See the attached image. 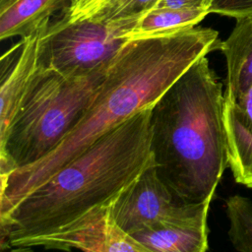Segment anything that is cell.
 Wrapping results in <instances>:
<instances>
[{"mask_svg": "<svg viewBox=\"0 0 252 252\" xmlns=\"http://www.w3.org/2000/svg\"><path fill=\"white\" fill-rule=\"evenodd\" d=\"M220 45L217 31L196 27L127 40L110 60L92 102L60 145L36 162L0 175V219L106 132L153 106L185 70Z\"/></svg>", "mask_w": 252, "mask_h": 252, "instance_id": "1", "label": "cell"}, {"mask_svg": "<svg viewBox=\"0 0 252 252\" xmlns=\"http://www.w3.org/2000/svg\"><path fill=\"white\" fill-rule=\"evenodd\" d=\"M152 106L106 132L0 219L2 248L52 232L109 203L154 163Z\"/></svg>", "mask_w": 252, "mask_h": 252, "instance_id": "2", "label": "cell"}, {"mask_svg": "<svg viewBox=\"0 0 252 252\" xmlns=\"http://www.w3.org/2000/svg\"><path fill=\"white\" fill-rule=\"evenodd\" d=\"M223 105L222 85L203 56L152 106L157 172L181 203L212 200L228 166Z\"/></svg>", "mask_w": 252, "mask_h": 252, "instance_id": "3", "label": "cell"}, {"mask_svg": "<svg viewBox=\"0 0 252 252\" xmlns=\"http://www.w3.org/2000/svg\"><path fill=\"white\" fill-rule=\"evenodd\" d=\"M109 62L79 74L40 64L0 139V175L36 162L60 145L92 102Z\"/></svg>", "mask_w": 252, "mask_h": 252, "instance_id": "4", "label": "cell"}, {"mask_svg": "<svg viewBox=\"0 0 252 252\" xmlns=\"http://www.w3.org/2000/svg\"><path fill=\"white\" fill-rule=\"evenodd\" d=\"M127 41L123 20L50 21L40 38L39 61L64 74L90 72L108 63Z\"/></svg>", "mask_w": 252, "mask_h": 252, "instance_id": "5", "label": "cell"}, {"mask_svg": "<svg viewBox=\"0 0 252 252\" xmlns=\"http://www.w3.org/2000/svg\"><path fill=\"white\" fill-rule=\"evenodd\" d=\"M211 201L179 202L158 175L154 161L115 197L111 213L117 225L131 235L159 222L193 219L209 212Z\"/></svg>", "mask_w": 252, "mask_h": 252, "instance_id": "6", "label": "cell"}, {"mask_svg": "<svg viewBox=\"0 0 252 252\" xmlns=\"http://www.w3.org/2000/svg\"><path fill=\"white\" fill-rule=\"evenodd\" d=\"M111 202L98 205L58 229L18 242L13 250L33 247L89 252H148L115 222Z\"/></svg>", "mask_w": 252, "mask_h": 252, "instance_id": "7", "label": "cell"}, {"mask_svg": "<svg viewBox=\"0 0 252 252\" xmlns=\"http://www.w3.org/2000/svg\"><path fill=\"white\" fill-rule=\"evenodd\" d=\"M49 23L32 34L21 37L1 57L0 139L7 134L40 66V38Z\"/></svg>", "mask_w": 252, "mask_h": 252, "instance_id": "8", "label": "cell"}, {"mask_svg": "<svg viewBox=\"0 0 252 252\" xmlns=\"http://www.w3.org/2000/svg\"><path fill=\"white\" fill-rule=\"evenodd\" d=\"M228 166L237 183L252 188V86L237 100L224 98Z\"/></svg>", "mask_w": 252, "mask_h": 252, "instance_id": "9", "label": "cell"}, {"mask_svg": "<svg viewBox=\"0 0 252 252\" xmlns=\"http://www.w3.org/2000/svg\"><path fill=\"white\" fill-rule=\"evenodd\" d=\"M208 213L187 220L159 222L131 236L148 252H205L209 248Z\"/></svg>", "mask_w": 252, "mask_h": 252, "instance_id": "10", "label": "cell"}, {"mask_svg": "<svg viewBox=\"0 0 252 252\" xmlns=\"http://www.w3.org/2000/svg\"><path fill=\"white\" fill-rule=\"evenodd\" d=\"M226 62L224 98L237 100L252 86V15L236 18L220 49Z\"/></svg>", "mask_w": 252, "mask_h": 252, "instance_id": "11", "label": "cell"}, {"mask_svg": "<svg viewBox=\"0 0 252 252\" xmlns=\"http://www.w3.org/2000/svg\"><path fill=\"white\" fill-rule=\"evenodd\" d=\"M208 14L205 9L153 8L130 18H125L127 40L175 33L196 27Z\"/></svg>", "mask_w": 252, "mask_h": 252, "instance_id": "12", "label": "cell"}, {"mask_svg": "<svg viewBox=\"0 0 252 252\" xmlns=\"http://www.w3.org/2000/svg\"><path fill=\"white\" fill-rule=\"evenodd\" d=\"M71 0H14L0 8V39L27 36L50 22L58 11L65 10Z\"/></svg>", "mask_w": 252, "mask_h": 252, "instance_id": "13", "label": "cell"}, {"mask_svg": "<svg viewBox=\"0 0 252 252\" xmlns=\"http://www.w3.org/2000/svg\"><path fill=\"white\" fill-rule=\"evenodd\" d=\"M229 220L228 237L233 247L242 252H252V201L240 195L225 200Z\"/></svg>", "mask_w": 252, "mask_h": 252, "instance_id": "14", "label": "cell"}, {"mask_svg": "<svg viewBox=\"0 0 252 252\" xmlns=\"http://www.w3.org/2000/svg\"><path fill=\"white\" fill-rule=\"evenodd\" d=\"M158 2V0H108L102 3L91 17L100 21L121 20L153 9Z\"/></svg>", "mask_w": 252, "mask_h": 252, "instance_id": "15", "label": "cell"}, {"mask_svg": "<svg viewBox=\"0 0 252 252\" xmlns=\"http://www.w3.org/2000/svg\"><path fill=\"white\" fill-rule=\"evenodd\" d=\"M210 13L234 19L252 15V0H214Z\"/></svg>", "mask_w": 252, "mask_h": 252, "instance_id": "16", "label": "cell"}, {"mask_svg": "<svg viewBox=\"0 0 252 252\" xmlns=\"http://www.w3.org/2000/svg\"><path fill=\"white\" fill-rule=\"evenodd\" d=\"M101 0H71L69 6L61 12L60 19L77 21L91 17Z\"/></svg>", "mask_w": 252, "mask_h": 252, "instance_id": "17", "label": "cell"}, {"mask_svg": "<svg viewBox=\"0 0 252 252\" xmlns=\"http://www.w3.org/2000/svg\"><path fill=\"white\" fill-rule=\"evenodd\" d=\"M214 0H158L154 8L205 9L209 10Z\"/></svg>", "mask_w": 252, "mask_h": 252, "instance_id": "18", "label": "cell"}, {"mask_svg": "<svg viewBox=\"0 0 252 252\" xmlns=\"http://www.w3.org/2000/svg\"><path fill=\"white\" fill-rule=\"evenodd\" d=\"M14 0H0V8H4L10 3H12Z\"/></svg>", "mask_w": 252, "mask_h": 252, "instance_id": "19", "label": "cell"}, {"mask_svg": "<svg viewBox=\"0 0 252 252\" xmlns=\"http://www.w3.org/2000/svg\"><path fill=\"white\" fill-rule=\"evenodd\" d=\"M106 1H108V0H101V1H100V3H99V4H98V6H97V7H96V9H97V8H98V7H99V6H100V5H101V4H102V3H104V2H106ZM96 9H95V10H96ZM94 12H95V11H94Z\"/></svg>", "mask_w": 252, "mask_h": 252, "instance_id": "20", "label": "cell"}]
</instances>
